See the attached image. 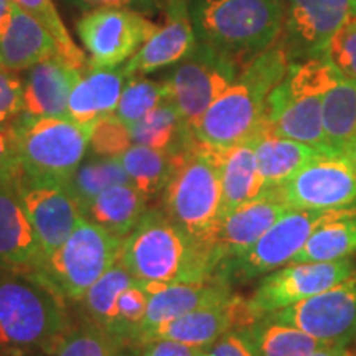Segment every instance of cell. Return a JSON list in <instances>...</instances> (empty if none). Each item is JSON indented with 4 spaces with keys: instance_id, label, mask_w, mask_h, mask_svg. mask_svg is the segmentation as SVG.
Listing matches in <instances>:
<instances>
[{
    "instance_id": "6da1fadb",
    "label": "cell",
    "mask_w": 356,
    "mask_h": 356,
    "mask_svg": "<svg viewBox=\"0 0 356 356\" xmlns=\"http://www.w3.org/2000/svg\"><path fill=\"white\" fill-rule=\"evenodd\" d=\"M221 256L173 222L162 207H149L122 239L119 262L145 286L198 284L218 277Z\"/></svg>"
},
{
    "instance_id": "7a4b0ae2",
    "label": "cell",
    "mask_w": 356,
    "mask_h": 356,
    "mask_svg": "<svg viewBox=\"0 0 356 356\" xmlns=\"http://www.w3.org/2000/svg\"><path fill=\"white\" fill-rule=\"evenodd\" d=\"M66 302L38 275L0 269V356L55 353L74 325Z\"/></svg>"
},
{
    "instance_id": "3957f363",
    "label": "cell",
    "mask_w": 356,
    "mask_h": 356,
    "mask_svg": "<svg viewBox=\"0 0 356 356\" xmlns=\"http://www.w3.org/2000/svg\"><path fill=\"white\" fill-rule=\"evenodd\" d=\"M289 65L291 60L279 42L262 51L202 115L193 127L195 137L207 145L226 149L256 136L267 97L286 76Z\"/></svg>"
},
{
    "instance_id": "277c9868",
    "label": "cell",
    "mask_w": 356,
    "mask_h": 356,
    "mask_svg": "<svg viewBox=\"0 0 356 356\" xmlns=\"http://www.w3.org/2000/svg\"><path fill=\"white\" fill-rule=\"evenodd\" d=\"M198 42L233 58L244 68L277 43L284 26L282 0H190Z\"/></svg>"
},
{
    "instance_id": "5b68a950",
    "label": "cell",
    "mask_w": 356,
    "mask_h": 356,
    "mask_svg": "<svg viewBox=\"0 0 356 356\" xmlns=\"http://www.w3.org/2000/svg\"><path fill=\"white\" fill-rule=\"evenodd\" d=\"M340 76L325 56L291 61L286 76L267 97L259 131L335 154L325 137L322 99Z\"/></svg>"
},
{
    "instance_id": "8992f818",
    "label": "cell",
    "mask_w": 356,
    "mask_h": 356,
    "mask_svg": "<svg viewBox=\"0 0 356 356\" xmlns=\"http://www.w3.org/2000/svg\"><path fill=\"white\" fill-rule=\"evenodd\" d=\"M221 150L198 140L160 197V207L173 222L211 244L222 220Z\"/></svg>"
},
{
    "instance_id": "52a82bcc",
    "label": "cell",
    "mask_w": 356,
    "mask_h": 356,
    "mask_svg": "<svg viewBox=\"0 0 356 356\" xmlns=\"http://www.w3.org/2000/svg\"><path fill=\"white\" fill-rule=\"evenodd\" d=\"M91 131L92 126L70 118H35L24 113L7 132L15 142L25 173L66 184L86 157Z\"/></svg>"
},
{
    "instance_id": "ba28073f",
    "label": "cell",
    "mask_w": 356,
    "mask_h": 356,
    "mask_svg": "<svg viewBox=\"0 0 356 356\" xmlns=\"http://www.w3.org/2000/svg\"><path fill=\"white\" fill-rule=\"evenodd\" d=\"M121 246V238L83 216L68 239L47 257L37 275L66 300L79 302L119 261Z\"/></svg>"
},
{
    "instance_id": "9c48e42d",
    "label": "cell",
    "mask_w": 356,
    "mask_h": 356,
    "mask_svg": "<svg viewBox=\"0 0 356 356\" xmlns=\"http://www.w3.org/2000/svg\"><path fill=\"white\" fill-rule=\"evenodd\" d=\"M353 213H356V204L337 210H291L273 228L267 229L254 246L243 254L222 261L218 277L231 286L264 277L266 274L292 262L320 226Z\"/></svg>"
},
{
    "instance_id": "30bf717a",
    "label": "cell",
    "mask_w": 356,
    "mask_h": 356,
    "mask_svg": "<svg viewBox=\"0 0 356 356\" xmlns=\"http://www.w3.org/2000/svg\"><path fill=\"white\" fill-rule=\"evenodd\" d=\"M243 68L233 58L210 44L197 42L163 79L168 99L191 127L234 81Z\"/></svg>"
},
{
    "instance_id": "8fae6325",
    "label": "cell",
    "mask_w": 356,
    "mask_h": 356,
    "mask_svg": "<svg viewBox=\"0 0 356 356\" xmlns=\"http://www.w3.org/2000/svg\"><path fill=\"white\" fill-rule=\"evenodd\" d=\"M160 26L144 13L121 7L84 12L76 33L88 51V68H115L126 63Z\"/></svg>"
},
{
    "instance_id": "7c38bea8",
    "label": "cell",
    "mask_w": 356,
    "mask_h": 356,
    "mask_svg": "<svg viewBox=\"0 0 356 356\" xmlns=\"http://www.w3.org/2000/svg\"><path fill=\"white\" fill-rule=\"evenodd\" d=\"M355 273L351 257L330 262H289L261 279L251 299H248L249 309L256 320L266 317L310 299Z\"/></svg>"
},
{
    "instance_id": "4fadbf2b",
    "label": "cell",
    "mask_w": 356,
    "mask_h": 356,
    "mask_svg": "<svg viewBox=\"0 0 356 356\" xmlns=\"http://www.w3.org/2000/svg\"><path fill=\"white\" fill-rule=\"evenodd\" d=\"M273 190L292 210H337L356 204V173L343 154H323Z\"/></svg>"
},
{
    "instance_id": "5bb4252c",
    "label": "cell",
    "mask_w": 356,
    "mask_h": 356,
    "mask_svg": "<svg viewBox=\"0 0 356 356\" xmlns=\"http://www.w3.org/2000/svg\"><path fill=\"white\" fill-rule=\"evenodd\" d=\"M269 317L300 328L323 343L350 346L356 341V273L310 299L273 312Z\"/></svg>"
},
{
    "instance_id": "9a60e30c",
    "label": "cell",
    "mask_w": 356,
    "mask_h": 356,
    "mask_svg": "<svg viewBox=\"0 0 356 356\" xmlns=\"http://www.w3.org/2000/svg\"><path fill=\"white\" fill-rule=\"evenodd\" d=\"M284 26L277 42L289 60L322 58L333 35L356 15V0H282Z\"/></svg>"
},
{
    "instance_id": "2e32d148",
    "label": "cell",
    "mask_w": 356,
    "mask_h": 356,
    "mask_svg": "<svg viewBox=\"0 0 356 356\" xmlns=\"http://www.w3.org/2000/svg\"><path fill=\"white\" fill-rule=\"evenodd\" d=\"M13 186L48 257L73 233L83 218L81 211L63 181L32 177L22 170Z\"/></svg>"
},
{
    "instance_id": "e0dca14e",
    "label": "cell",
    "mask_w": 356,
    "mask_h": 356,
    "mask_svg": "<svg viewBox=\"0 0 356 356\" xmlns=\"http://www.w3.org/2000/svg\"><path fill=\"white\" fill-rule=\"evenodd\" d=\"M252 322H256V317L249 309L248 300L234 293L221 304L203 307L170 322L147 328L136 337L132 348L155 340H173L197 348H208L225 333L244 328Z\"/></svg>"
},
{
    "instance_id": "ac0fdd59",
    "label": "cell",
    "mask_w": 356,
    "mask_h": 356,
    "mask_svg": "<svg viewBox=\"0 0 356 356\" xmlns=\"http://www.w3.org/2000/svg\"><path fill=\"white\" fill-rule=\"evenodd\" d=\"M47 261L13 184L0 181V269L37 275Z\"/></svg>"
},
{
    "instance_id": "d6986e66",
    "label": "cell",
    "mask_w": 356,
    "mask_h": 356,
    "mask_svg": "<svg viewBox=\"0 0 356 356\" xmlns=\"http://www.w3.org/2000/svg\"><path fill=\"white\" fill-rule=\"evenodd\" d=\"M167 24L155 32L132 58L122 65L127 78L144 76L177 65L193 50L198 38L190 17V0H172L165 8Z\"/></svg>"
},
{
    "instance_id": "ffe728a7",
    "label": "cell",
    "mask_w": 356,
    "mask_h": 356,
    "mask_svg": "<svg viewBox=\"0 0 356 356\" xmlns=\"http://www.w3.org/2000/svg\"><path fill=\"white\" fill-rule=\"evenodd\" d=\"M291 210L273 190H266L257 198L229 211L215 234V246L221 259H231L254 246L262 234Z\"/></svg>"
},
{
    "instance_id": "44dd1931",
    "label": "cell",
    "mask_w": 356,
    "mask_h": 356,
    "mask_svg": "<svg viewBox=\"0 0 356 356\" xmlns=\"http://www.w3.org/2000/svg\"><path fill=\"white\" fill-rule=\"evenodd\" d=\"M84 71L61 55L47 58L26 70L24 79L25 113L35 118H68L70 95Z\"/></svg>"
},
{
    "instance_id": "7402d4cb",
    "label": "cell",
    "mask_w": 356,
    "mask_h": 356,
    "mask_svg": "<svg viewBox=\"0 0 356 356\" xmlns=\"http://www.w3.org/2000/svg\"><path fill=\"white\" fill-rule=\"evenodd\" d=\"M55 55L61 53L53 35L12 0L10 10L0 22V66L20 73Z\"/></svg>"
},
{
    "instance_id": "603a6c76",
    "label": "cell",
    "mask_w": 356,
    "mask_h": 356,
    "mask_svg": "<svg viewBox=\"0 0 356 356\" xmlns=\"http://www.w3.org/2000/svg\"><path fill=\"white\" fill-rule=\"evenodd\" d=\"M145 286V284H144ZM150 292L145 318L139 332L154 328L188 312L221 304L234 296L233 286L220 277L198 284H173V286H145ZM134 337V340H136ZM132 340V345H134ZM132 348V346H131Z\"/></svg>"
},
{
    "instance_id": "cb8c5ba5",
    "label": "cell",
    "mask_w": 356,
    "mask_h": 356,
    "mask_svg": "<svg viewBox=\"0 0 356 356\" xmlns=\"http://www.w3.org/2000/svg\"><path fill=\"white\" fill-rule=\"evenodd\" d=\"M127 79L122 66L86 68L70 95L68 118L92 126L104 115L114 114Z\"/></svg>"
},
{
    "instance_id": "d4e9b609",
    "label": "cell",
    "mask_w": 356,
    "mask_h": 356,
    "mask_svg": "<svg viewBox=\"0 0 356 356\" xmlns=\"http://www.w3.org/2000/svg\"><path fill=\"white\" fill-rule=\"evenodd\" d=\"M127 127L134 144L152 147L170 154L178 165L198 144L193 127L185 121L170 99L160 102L157 108L144 115L140 121Z\"/></svg>"
},
{
    "instance_id": "484cf974",
    "label": "cell",
    "mask_w": 356,
    "mask_h": 356,
    "mask_svg": "<svg viewBox=\"0 0 356 356\" xmlns=\"http://www.w3.org/2000/svg\"><path fill=\"white\" fill-rule=\"evenodd\" d=\"M256 140L252 136L221 150L222 218L266 191L257 167Z\"/></svg>"
},
{
    "instance_id": "4316f807",
    "label": "cell",
    "mask_w": 356,
    "mask_h": 356,
    "mask_svg": "<svg viewBox=\"0 0 356 356\" xmlns=\"http://www.w3.org/2000/svg\"><path fill=\"white\" fill-rule=\"evenodd\" d=\"M256 159L266 190L279 186L292 178L302 167L327 154L315 147L286 137L257 131Z\"/></svg>"
},
{
    "instance_id": "83f0119b",
    "label": "cell",
    "mask_w": 356,
    "mask_h": 356,
    "mask_svg": "<svg viewBox=\"0 0 356 356\" xmlns=\"http://www.w3.org/2000/svg\"><path fill=\"white\" fill-rule=\"evenodd\" d=\"M147 203L149 200L132 184L114 185L97 195L84 213V218L124 239L139 225L149 208Z\"/></svg>"
},
{
    "instance_id": "f1b7e54d",
    "label": "cell",
    "mask_w": 356,
    "mask_h": 356,
    "mask_svg": "<svg viewBox=\"0 0 356 356\" xmlns=\"http://www.w3.org/2000/svg\"><path fill=\"white\" fill-rule=\"evenodd\" d=\"M239 330L246 335L256 356H310L325 345L300 328L279 322L269 315Z\"/></svg>"
},
{
    "instance_id": "f546056e",
    "label": "cell",
    "mask_w": 356,
    "mask_h": 356,
    "mask_svg": "<svg viewBox=\"0 0 356 356\" xmlns=\"http://www.w3.org/2000/svg\"><path fill=\"white\" fill-rule=\"evenodd\" d=\"M323 131L332 152L343 154L356 137V83L340 76L322 99Z\"/></svg>"
},
{
    "instance_id": "4dcf8cb0",
    "label": "cell",
    "mask_w": 356,
    "mask_h": 356,
    "mask_svg": "<svg viewBox=\"0 0 356 356\" xmlns=\"http://www.w3.org/2000/svg\"><path fill=\"white\" fill-rule=\"evenodd\" d=\"M119 162L131 178V184L149 202L162 197L178 167L177 160L170 154L140 144L129 147L126 152L119 155Z\"/></svg>"
},
{
    "instance_id": "1f68e13d",
    "label": "cell",
    "mask_w": 356,
    "mask_h": 356,
    "mask_svg": "<svg viewBox=\"0 0 356 356\" xmlns=\"http://www.w3.org/2000/svg\"><path fill=\"white\" fill-rule=\"evenodd\" d=\"M131 184L127 172L124 170L119 157H96L89 159L76 168V172L66 181L70 193L73 195L79 211L84 213L89 204L95 202L97 195L114 185Z\"/></svg>"
},
{
    "instance_id": "d6a6232c",
    "label": "cell",
    "mask_w": 356,
    "mask_h": 356,
    "mask_svg": "<svg viewBox=\"0 0 356 356\" xmlns=\"http://www.w3.org/2000/svg\"><path fill=\"white\" fill-rule=\"evenodd\" d=\"M134 282H137V279L121 262H115L108 273L92 284L91 289L79 300L84 314L83 318L91 320L108 333L113 332L115 318H118L119 296Z\"/></svg>"
},
{
    "instance_id": "836d02e7",
    "label": "cell",
    "mask_w": 356,
    "mask_h": 356,
    "mask_svg": "<svg viewBox=\"0 0 356 356\" xmlns=\"http://www.w3.org/2000/svg\"><path fill=\"white\" fill-rule=\"evenodd\" d=\"M356 254V213L320 226L292 262H330Z\"/></svg>"
},
{
    "instance_id": "e575fe53",
    "label": "cell",
    "mask_w": 356,
    "mask_h": 356,
    "mask_svg": "<svg viewBox=\"0 0 356 356\" xmlns=\"http://www.w3.org/2000/svg\"><path fill=\"white\" fill-rule=\"evenodd\" d=\"M51 356H132V351L99 325L83 318L70 328Z\"/></svg>"
},
{
    "instance_id": "d590c367",
    "label": "cell",
    "mask_w": 356,
    "mask_h": 356,
    "mask_svg": "<svg viewBox=\"0 0 356 356\" xmlns=\"http://www.w3.org/2000/svg\"><path fill=\"white\" fill-rule=\"evenodd\" d=\"M165 99H168L165 83L152 81L144 76H132L127 79L126 86L122 89L114 115L119 121L131 126V124L140 121L144 115Z\"/></svg>"
},
{
    "instance_id": "8d00e7d4",
    "label": "cell",
    "mask_w": 356,
    "mask_h": 356,
    "mask_svg": "<svg viewBox=\"0 0 356 356\" xmlns=\"http://www.w3.org/2000/svg\"><path fill=\"white\" fill-rule=\"evenodd\" d=\"M13 2L24 8L25 12H29L30 15L35 17L53 35V38L58 43V48H60L61 56L66 58L71 65H74L79 70L84 71L88 68L86 55L74 43V40L71 38L53 0H13Z\"/></svg>"
},
{
    "instance_id": "74e56055",
    "label": "cell",
    "mask_w": 356,
    "mask_h": 356,
    "mask_svg": "<svg viewBox=\"0 0 356 356\" xmlns=\"http://www.w3.org/2000/svg\"><path fill=\"white\" fill-rule=\"evenodd\" d=\"M134 145L127 124L119 121L114 114L104 115L92 124L89 149L97 157H119Z\"/></svg>"
},
{
    "instance_id": "f35d334b",
    "label": "cell",
    "mask_w": 356,
    "mask_h": 356,
    "mask_svg": "<svg viewBox=\"0 0 356 356\" xmlns=\"http://www.w3.org/2000/svg\"><path fill=\"white\" fill-rule=\"evenodd\" d=\"M325 58L341 76L356 83V15L350 17L333 35Z\"/></svg>"
},
{
    "instance_id": "ab89813d",
    "label": "cell",
    "mask_w": 356,
    "mask_h": 356,
    "mask_svg": "<svg viewBox=\"0 0 356 356\" xmlns=\"http://www.w3.org/2000/svg\"><path fill=\"white\" fill-rule=\"evenodd\" d=\"M24 113V79L0 66V131L7 132Z\"/></svg>"
},
{
    "instance_id": "60d3db41",
    "label": "cell",
    "mask_w": 356,
    "mask_h": 356,
    "mask_svg": "<svg viewBox=\"0 0 356 356\" xmlns=\"http://www.w3.org/2000/svg\"><path fill=\"white\" fill-rule=\"evenodd\" d=\"M71 6H74L79 10L89 12L101 7H121L131 8V10L147 13H155L160 10H165L172 0H66Z\"/></svg>"
},
{
    "instance_id": "b9f144b4",
    "label": "cell",
    "mask_w": 356,
    "mask_h": 356,
    "mask_svg": "<svg viewBox=\"0 0 356 356\" xmlns=\"http://www.w3.org/2000/svg\"><path fill=\"white\" fill-rule=\"evenodd\" d=\"M132 356H204L207 348H197L173 340H155L137 348H129Z\"/></svg>"
},
{
    "instance_id": "7bdbcfd3",
    "label": "cell",
    "mask_w": 356,
    "mask_h": 356,
    "mask_svg": "<svg viewBox=\"0 0 356 356\" xmlns=\"http://www.w3.org/2000/svg\"><path fill=\"white\" fill-rule=\"evenodd\" d=\"M204 356H256L246 335L239 330L225 333L204 351Z\"/></svg>"
},
{
    "instance_id": "ee69618b",
    "label": "cell",
    "mask_w": 356,
    "mask_h": 356,
    "mask_svg": "<svg viewBox=\"0 0 356 356\" xmlns=\"http://www.w3.org/2000/svg\"><path fill=\"white\" fill-rule=\"evenodd\" d=\"M22 170L24 168H22L15 142H13L10 134L0 131V181L13 184Z\"/></svg>"
},
{
    "instance_id": "f6af8a7d",
    "label": "cell",
    "mask_w": 356,
    "mask_h": 356,
    "mask_svg": "<svg viewBox=\"0 0 356 356\" xmlns=\"http://www.w3.org/2000/svg\"><path fill=\"white\" fill-rule=\"evenodd\" d=\"M355 351L350 350V346L345 345H332L325 343L312 353L310 356H353Z\"/></svg>"
},
{
    "instance_id": "bcb514c9",
    "label": "cell",
    "mask_w": 356,
    "mask_h": 356,
    "mask_svg": "<svg viewBox=\"0 0 356 356\" xmlns=\"http://www.w3.org/2000/svg\"><path fill=\"white\" fill-rule=\"evenodd\" d=\"M343 155L346 157V160H348L351 168H353L355 173H356V137L350 142L348 147H346Z\"/></svg>"
},
{
    "instance_id": "7dc6e473",
    "label": "cell",
    "mask_w": 356,
    "mask_h": 356,
    "mask_svg": "<svg viewBox=\"0 0 356 356\" xmlns=\"http://www.w3.org/2000/svg\"><path fill=\"white\" fill-rule=\"evenodd\" d=\"M12 0H0V22L6 19V15L10 10Z\"/></svg>"
},
{
    "instance_id": "c3c4849f",
    "label": "cell",
    "mask_w": 356,
    "mask_h": 356,
    "mask_svg": "<svg viewBox=\"0 0 356 356\" xmlns=\"http://www.w3.org/2000/svg\"><path fill=\"white\" fill-rule=\"evenodd\" d=\"M353 356H356V353H355V355H353Z\"/></svg>"
}]
</instances>
